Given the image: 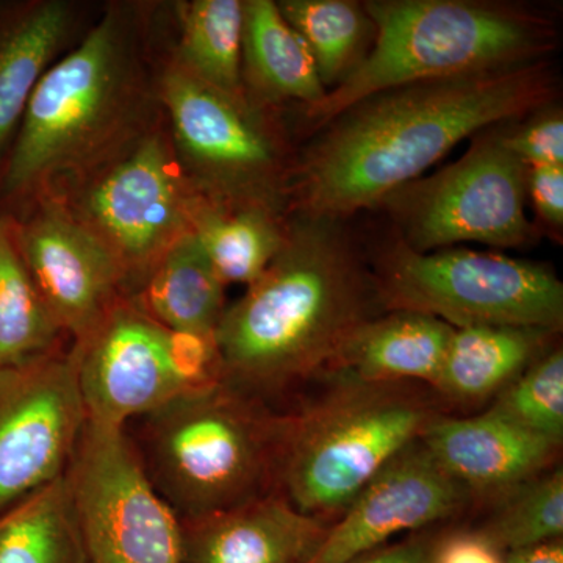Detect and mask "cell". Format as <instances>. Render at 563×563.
Masks as SVG:
<instances>
[{"instance_id":"cell-16","label":"cell","mask_w":563,"mask_h":563,"mask_svg":"<svg viewBox=\"0 0 563 563\" xmlns=\"http://www.w3.org/2000/svg\"><path fill=\"white\" fill-rule=\"evenodd\" d=\"M421 443L472 498L492 503L550 470L561 450L492 410L466 418L439 413Z\"/></svg>"},{"instance_id":"cell-11","label":"cell","mask_w":563,"mask_h":563,"mask_svg":"<svg viewBox=\"0 0 563 563\" xmlns=\"http://www.w3.org/2000/svg\"><path fill=\"white\" fill-rule=\"evenodd\" d=\"M70 350L87 421L125 428L177 396L222 380L214 336L169 331L121 296Z\"/></svg>"},{"instance_id":"cell-15","label":"cell","mask_w":563,"mask_h":563,"mask_svg":"<svg viewBox=\"0 0 563 563\" xmlns=\"http://www.w3.org/2000/svg\"><path fill=\"white\" fill-rule=\"evenodd\" d=\"M472 499L420 439L347 504L306 563H350L379 550L399 533L421 532L450 520Z\"/></svg>"},{"instance_id":"cell-10","label":"cell","mask_w":563,"mask_h":563,"mask_svg":"<svg viewBox=\"0 0 563 563\" xmlns=\"http://www.w3.org/2000/svg\"><path fill=\"white\" fill-rule=\"evenodd\" d=\"M54 192L109 250L128 288L141 287L163 255L190 232L191 185L161 121L117 157Z\"/></svg>"},{"instance_id":"cell-12","label":"cell","mask_w":563,"mask_h":563,"mask_svg":"<svg viewBox=\"0 0 563 563\" xmlns=\"http://www.w3.org/2000/svg\"><path fill=\"white\" fill-rule=\"evenodd\" d=\"M85 563H181V521L128 428L87 421L65 473Z\"/></svg>"},{"instance_id":"cell-29","label":"cell","mask_w":563,"mask_h":563,"mask_svg":"<svg viewBox=\"0 0 563 563\" xmlns=\"http://www.w3.org/2000/svg\"><path fill=\"white\" fill-rule=\"evenodd\" d=\"M492 412L526 431L561 444L563 440V350L558 344L537 358L493 401Z\"/></svg>"},{"instance_id":"cell-19","label":"cell","mask_w":563,"mask_h":563,"mask_svg":"<svg viewBox=\"0 0 563 563\" xmlns=\"http://www.w3.org/2000/svg\"><path fill=\"white\" fill-rule=\"evenodd\" d=\"M454 328L415 312H384L363 322L336 350L321 376L435 387Z\"/></svg>"},{"instance_id":"cell-30","label":"cell","mask_w":563,"mask_h":563,"mask_svg":"<svg viewBox=\"0 0 563 563\" xmlns=\"http://www.w3.org/2000/svg\"><path fill=\"white\" fill-rule=\"evenodd\" d=\"M501 135L528 168L563 166V110L553 102L526 114L520 120L504 122Z\"/></svg>"},{"instance_id":"cell-20","label":"cell","mask_w":563,"mask_h":563,"mask_svg":"<svg viewBox=\"0 0 563 563\" xmlns=\"http://www.w3.org/2000/svg\"><path fill=\"white\" fill-rule=\"evenodd\" d=\"M242 81L252 106L299 117L324 99L306 43L282 16L276 0H243Z\"/></svg>"},{"instance_id":"cell-2","label":"cell","mask_w":563,"mask_h":563,"mask_svg":"<svg viewBox=\"0 0 563 563\" xmlns=\"http://www.w3.org/2000/svg\"><path fill=\"white\" fill-rule=\"evenodd\" d=\"M380 313L351 220L288 214L279 254L214 332L222 380L263 401L320 377L344 340Z\"/></svg>"},{"instance_id":"cell-23","label":"cell","mask_w":563,"mask_h":563,"mask_svg":"<svg viewBox=\"0 0 563 563\" xmlns=\"http://www.w3.org/2000/svg\"><path fill=\"white\" fill-rule=\"evenodd\" d=\"M287 228V214L192 196L190 231L225 287L254 284L279 254Z\"/></svg>"},{"instance_id":"cell-27","label":"cell","mask_w":563,"mask_h":563,"mask_svg":"<svg viewBox=\"0 0 563 563\" xmlns=\"http://www.w3.org/2000/svg\"><path fill=\"white\" fill-rule=\"evenodd\" d=\"M62 335L0 220V368L57 350Z\"/></svg>"},{"instance_id":"cell-6","label":"cell","mask_w":563,"mask_h":563,"mask_svg":"<svg viewBox=\"0 0 563 563\" xmlns=\"http://www.w3.org/2000/svg\"><path fill=\"white\" fill-rule=\"evenodd\" d=\"M324 377L331 383L328 391L288 417L277 472L282 495L299 512L322 521L342 514L439 415L415 384Z\"/></svg>"},{"instance_id":"cell-25","label":"cell","mask_w":563,"mask_h":563,"mask_svg":"<svg viewBox=\"0 0 563 563\" xmlns=\"http://www.w3.org/2000/svg\"><path fill=\"white\" fill-rule=\"evenodd\" d=\"M0 563H85L65 474L0 514Z\"/></svg>"},{"instance_id":"cell-4","label":"cell","mask_w":563,"mask_h":563,"mask_svg":"<svg viewBox=\"0 0 563 563\" xmlns=\"http://www.w3.org/2000/svg\"><path fill=\"white\" fill-rule=\"evenodd\" d=\"M376 35L365 60L299 117L312 135L366 96L413 81L517 68L550 60L559 47L554 14L499 0H365Z\"/></svg>"},{"instance_id":"cell-24","label":"cell","mask_w":563,"mask_h":563,"mask_svg":"<svg viewBox=\"0 0 563 563\" xmlns=\"http://www.w3.org/2000/svg\"><path fill=\"white\" fill-rule=\"evenodd\" d=\"M179 40L169 58L214 90L246 98L242 81L243 0L177 3Z\"/></svg>"},{"instance_id":"cell-14","label":"cell","mask_w":563,"mask_h":563,"mask_svg":"<svg viewBox=\"0 0 563 563\" xmlns=\"http://www.w3.org/2000/svg\"><path fill=\"white\" fill-rule=\"evenodd\" d=\"M9 228L55 324L73 343L85 339L110 307L129 295L113 255L54 192L33 199L25 217L9 222Z\"/></svg>"},{"instance_id":"cell-28","label":"cell","mask_w":563,"mask_h":563,"mask_svg":"<svg viewBox=\"0 0 563 563\" xmlns=\"http://www.w3.org/2000/svg\"><path fill=\"white\" fill-rule=\"evenodd\" d=\"M479 531L504 554L563 539V472L550 468L496 499Z\"/></svg>"},{"instance_id":"cell-17","label":"cell","mask_w":563,"mask_h":563,"mask_svg":"<svg viewBox=\"0 0 563 563\" xmlns=\"http://www.w3.org/2000/svg\"><path fill=\"white\" fill-rule=\"evenodd\" d=\"M328 526L282 493H268L228 512L181 521V563H306Z\"/></svg>"},{"instance_id":"cell-21","label":"cell","mask_w":563,"mask_h":563,"mask_svg":"<svg viewBox=\"0 0 563 563\" xmlns=\"http://www.w3.org/2000/svg\"><path fill=\"white\" fill-rule=\"evenodd\" d=\"M558 335L515 325L454 329L433 390L463 406L496 398L537 358L553 350Z\"/></svg>"},{"instance_id":"cell-32","label":"cell","mask_w":563,"mask_h":563,"mask_svg":"<svg viewBox=\"0 0 563 563\" xmlns=\"http://www.w3.org/2000/svg\"><path fill=\"white\" fill-rule=\"evenodd\" d=\"M506 554L479 529H459L437 537L432 563H504Z\"/></svg>"},{"instance_id":"cell-5","label":"cell","mask_w":563,"mask_h":563,"mask_svg":"<svg viewBox=\"0 0 563 563\" xmlns=\"http://www.w3.org/2000/svg\"><path fill=\"white\" fill-rule=\"evenodd\" d=\"M287 428L288 417L220 380L144 417L139 451L180 521L199 520L268 495Z\"/></svg>"},{"instance_id":"cell-22","label":"cell","mask_w":563,"mask_h":563,"mask_svg":"<svg viewBox=\"0 0 563 563\" xmlns=\"http://www.w3.org/2000/svg\"><path fill=\"white\" fill-rule=\"evenodd\" d=\"M225 285L191 231L173 244L131 295L169 331L214 336L225 310Z\"/></svg>"},{"instance_id":"cell-7","label":"cell","mask_w":563,"mask_h":563,"mask_svg":"<svg viewBox=\"0 0 563 563\" xmlns=\"http://www.w3.org/2000/svg\"><path fill=\"white\" fill-rule=\"evenodd\" d=\"M363 236L384 312H415L451 328L515 325L562 332L563 284L544 263L498 252H417L387 228Z\"/></svg>"},{"instance_id":"cell-34","label":"cell","mask_w":563,"mask_h":563,"mask_svg":"<svg viewBox=\"0 0 563 563\" xmlns=\"http://www.w3.org/2000/svg\"><path fill=\"white\" fill-rule=\"evenodd\" d=\"M504 563H563V539L506 554Z\"/></svg>"},{"instance_id":"cell-8","label":"cell","mask_w":563,"mask_h":563,"mask_svg":"<svg viewBox=\"0 0 563 563\" xmlns=\"http://www.w3.org/2000/svg\"><path fill=\"white\" fill-rule=\"evenodd\" d=\"M157 95L174 155L196 195L288 217L299 144L284 113L214 90L169 55L157 73Z\"/></svg>"},{"instance_id":"cell-1","label":"cell","mask_w":563,"mask_h":563,"mask_svg":"<svg viewBox=\"0 0 563 563\" xmlns=\"http://www.w3.org/2000/svg\"><path fill=\"white\" fill-rule=\"evenodd\" d=\"M550 60L374 92L299 144L288 214L352 220L424 176L463 140L558 102Z\"/></svg>"},{"instance_id":"cell-31","label":"cell","mask_w":563,"mask_h":563,"mask_svg":"<svg viewBox=\"0 0 563 563\" xmlns=\"http://www.w3.org/2000/svg\"><path fill=\"white\" fill-rule=\"evenodd\" d=\"M528 199L536 213L540 236L562 243L563 236V166L529 168Z\"/></svg>"},{"instance_id":"cell-33","label":"cell","mask_w":563,"mask_h":563,"mask_svg":"<svg viewBox=\"0 0 563 563\" xmlns=\"http://www.w3.org/2000/svg\"><path fill=\"white\" fill-rule=\"evenodd\" d=\"M437 537L439 536L415 533L402 542L385 544L350 563H432Z\"/></svg>"},{"instance_id":"cell-9","label":"cell","mask_w":563,"mask_h":563,"mask_svg":"<svg viewBox=\"0 0 563 563\" xmlns=\"http://www.w3.org/2000/svg\"><path fill=\"white\" fill-rule=\"evenodd\" d=\"M501 125L476 133L459 161L385 196L374 211L417 252L481 243L525 250L540 233L526 214L528 166L507 150Z\"/></svg>"},{"instance_id":"cell-13","label":"cell","mask_w":563,"mask_h":563,"mask_svg":"<svg viewBox=\"0 0 563 563\" xmlns=\"http://www.w3.org/2000/svg\"><path fill=\"white\" fill-rule=\"evenodd\" d=\"M85 424L73 350L0 368V514L66 473Z\"/></svg>"},{"instance_id":"cell-18","label":"cell","mask_w":563,"mask_h":563,"mask_svg":"<svg viewBox=\"0 0 563 563\" xmlns=\"http://www.w3.org/2000/svg\"><path fill=\"white\" fill-rule=\"evenodd\" d=\"M70 0L0 2V169L33 91L79 27Z\"/></svg>"},{"instance_id":"cell-3","label":"cell","mask_w":563,"mask_h":563,"mask_svg":"<svg viewBox=\"0 0 563 563\" xmlns=\"http://www.w3.org/2000/svg\"><path fill=\"white\" fill-rule=\"evenodd\" d=\"M146 16L111 3L33 91L0 169V196L29 202L91 173L162 118Z\"/></svg>"},{"instance_id":"cell-26","label":"cell","mask_w":563,"mask_h":563,"mask_svg":"<svg viewBox=\"0 0 563 563\" xmlns=\"http://www.w3.org/2000/svg\"><path fill=\"white\" fill-rule=\"evenodd\" d=\"M282 16L306 43L325 91L342 85L374 43L372 16L357 0H276Z\"/></svg>"}]
</instances>
